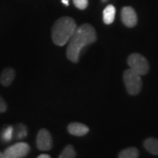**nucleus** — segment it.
<instances>
[{
	"label": "nucleus",
	"instance_id": "obj_1",
	"mask_svg": "<svg viewBox=\"0 0 158 158\" xmlns=\"http://www.w3.org/2000/svg\"><path fill=\"white\" fill-rule=\"evenodd\" d=\"M97 40V33L95 28L88 23H85L77 27L69 40L66 49V56L70 62L77 63L82 49L94 43Z\"/></svg>",
	"mask_w": 158,
	"mask_h": 158
},
{
	"label": "nucleus",
	"instance_id": "obj_2",
	"mask_svg": "<svg viewBox=\"0 0 158 158\" xmlns=\"http://www.w3.org/2000/svg\"><path fill=\"white\" fill-rule=\"evenodd\" d=\"M77 27V23L72 18L64 16L58 19L54 24L51 33L54 43L60 47L67 44Z\"/></svg>",
	"mask_w": 158,
	"mask_h": 158
},
{
	"label": "nucleus",
	"instance_id": "obj_3",
	"mask_svg": "<svg viewBox=\"0 0 158 158\" xmlns=\"http://www.w3.org/2000/svg\"><path fill=\"white\" fill-rule=\"evenodd\" d=\"M123 81L127 93L131 96L138 95L142 88L141 76L137 74L132 69H126L123 74Z\"/></svg>",
	"mask_w": 158,
	"mask_h": 158
},
{
	"label": "nucleus",
	"instance_id": "obj_4",
	"mask_svg": "<svg viewBox=\"0 0 158 158\" xmlns=\"http://www.w3.org/2000/svg\"><path fill=\"white\" fill-rule=\"evenodd\" d=\"M127 64L130 69L135 71L140 76H144L149 70V64L147 59L141 54L134 53L127 58Z\"/></svg>",
	"mask_w": 158,
	"mask_h": 158
},
{
	"label": "nucleus",
	"instance_id": "obj_5",
	"mask_svg": "<svg viewBox=\"0 0 158 158\" xmlns=\"http://www.w3.org/2000/svg\"><path fill=\"white\" fill-rule=\"evenodd\" d=\"M30 152V147L27 142H17L6 148L4 154L6 158H24Z\"/></svg>",
	"mask_w": 158,
	"mask_h": 158
},
{
	"label": "nucleus",
	"instance_id": "obj_6",
	"mask_svg": "<svg viewBox=\"0 0 158 158\" xmlns=\"http://www.w3.org/2000/svg\"><path fill=\"white\" fill-rule=\"evenodd\" d=\"M36 145H37V148L41 151H48L52 148L53 140L48 130L42 128L38 132L37 138H36Z\"/></svg>",
	"mask_w": 158,
	"mask_h": 158
},
{
	"label": "nucleus",
	"instance_id": "obj_7",
	"mask_svg": "<svg viewBox=\"0 0 158 158\" xmlns=\"http://www.w3.org/2000/svg\"><path fill=\"white\" fill-rule=\"evenodd\" d=\"M121 21L127 27H134L137 25L138 18L135 10L131 6H125L120 12Z\"/></svg>",
	"mask_w": 158,
	"mask_h": 158
},
{
	"label": "nucleus",
	"instance_id": "obj_8",
	"mask_svg": "<svg viewBox=\"0 0 158 158\" xmlns=\"http://www.w3.org/2000/svg\"><path fill=\"white\" fill-rule=\"evenodd\" d=\"M90 131V128L83 123L72 122L68 126V132L74 136H84L87 135Z\"/></svg>",
	"mask_w": 158,
	"mask_h": 158
},
{
	"label": "nucleus",
	"instance_id": "obj_9",
	"mask_svg": "<svg viewBox=\"0 0 158 158\" xmlns=\"http://www.w3.org/2000/svg\"><path fill=\"white\" fill-rule=\"evenodd\" d=\"M15 76L16 72L12 68L8 67L4 69L0 74V84L5 87L10 86L15 78Z\"/></svg>",
	"mask_w": 158,
	"mask_h": 158
},
{
	"label": "nucleus",
	"instance_id": "obj_10",
	"mask_svg": "<svg viewBox=\"0 0 158 158\" xmlns=\"http://www.w3.org/2000/svg\"><path fill=\"white\" fill-rule=\"evenodd\" d=\"M116 9L113 5H108L103 11V21L106 25H111L114 21Z\"/></svg>",
	"mask_w": 158,
	"mask_h": 158
},
{
	"label": "nucleus",
	"instance_id": "obj_11",
	"mask_svg": "<svg viewBox=\"0 0 158 158\" xmlns=\"http://www.w3.org/2000/svg\"><path fill=\"white\" fill-rule=\"evenodd\" d=\"M143 146L148 152L154 156H158V139L149 137L144 141Z\"/></svg>",
	"mask_w": 158,
	"mask_h": 158
},
{
	"label": "nucleus",
	"instance_id": "obj_12",
	"mask_svg": "<svg viewBox=\"0 0 158 158\" xmlns=\"http://www.w3.org/2000/svg\"><path fill=\"white\" fill-rule=\"evenodd\" d=\"M27 135V128L24 124H17L13 127V136L12 138H15L16 140H21L26 138Z\"/></svg>",
	"mask_w": 158,
	"mask_h": 158
},
{
	"label": "nucleus",
	"instance_id": "obj_13",
	"mask_svg": "<svg viewBox=\"0 0 158 158\" xmlns=\"http://www.w3.org/2000/svg\"><path fill=\"white\" fill-rule=\"evenodd\" d=\"M139 150L136 148L131 147L121 150L118 154V158H138Z\"/></svg>",
	"mask_w": 158,
	"mask_h": 158
},
{
	"label": "nucleus",
	"instance_id": "obj_14",
	"mask_svg": "<svg viewBox=\"0 0 158 158\" xmlns=\"http://www.w3.org/2000/svg\"><path fill=\"white\" fill-rule=\"evenodd\" d=\"M77 153L72 145H67L63 148L58 158H76Z\"/></svg>",
	"mask_w": 158,
	"mask_h": 158
},
{
	"label": "nucleus",
	"instance_id": "obj_15",
	"mask_svg": "<svg viewBox=\"0 0 158 158\" xmlns=\"http://www.w3.org/2000/svg\"><path fill=\"white\" fill-rule=\"evenodd\" d=\"M13 136V127L12 126H7L1 132V139L5 142H8L12 139Z\"/></svg>",
	"mask_w": 158,
	"mask_h": 158
},
{
	"label": "nucleus",
	"instance_id": "obj_16",
	"mask_svg": "<svg viewBox=\"0 0 158 158\" xmlns=\"http://www.w3.org/2000/svg\"><path fill=\"white\" fill-rule=\"evenodd\" d=\"M73 3L75 6L79 10H85L88 6V0H73Z\"/></svg>",
	"mask_w": 158,
	"mask_h": 158
},
{
	"label": "nucleus",
	"instance_id": "obj_17",
	"mask_svg": "<svg viewBox=\"0 0 158 158\" xmlns=\"http://www.w3.org/2000/svg\"><path fill=\"white\" fill-rule=\"evenodd\" d=\"M7 110V104L6 100L0 95V113H5Z\"/></svg>",
	"mask_w": 158,
	"mask_h": 158
},
{
	"label": "nucleus",
	"instance_id": "obj_18",
	"mask_svg": "<svg viewBox=\"0 0 158 158\" xmlns=\"http://www.w3.org/2000/svg\"><path fill=\"white\" fill-rule=\"evenodd\" d=\"M37 158H51V156L49 155H48V154H41Z\"/></svg>",
	"mask_w": 158,
	"mask_h": 158
},
{
	"label": "nucleus",
	"instance_id": "obj_19",
	"mask_svg": "<svg viewBox=\"0 0 158 158\" xmlns=\"http://www.w3.org/2000/svg\"><path fill=\"white\" fill-rule=\"evenodd\" d=\"M62 3L66 6H69V0H62Z\"/></svg>",
	"mask_w": 158,
	"mask_h": 158
},
{
	"label": "nucleus",
	"instance_id": "obj_20",
	"mask_svg": "<svg viewBox=\"0 0 158 158\" xmlns=\"http://www.w3.org/2000/svg\"><path fill=\"white\" fill-rule=\"evenodd\" d=\"M0 158H6L4 152H1V151H0Z\"/></svg>",
	"mask_w": 158,
	"mask_h": 158
}]
</instances>
